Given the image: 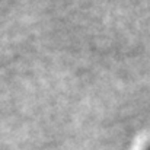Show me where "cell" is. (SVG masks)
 <instances>
[{"mask_svg": "<svg viewBox=\"0 0 150 150\" xmlns=\"http://www.w3.org/2000/svg\"><path fill=\"white\" fill-rule=\"evenodd\" d=\"M146 150H150V146H149V147H147V149H146Z\"/></svg>", "mask_w": 150, "mask_h": 150, "instance_id": "cell-1", "label": "cell"}]
</instances>
